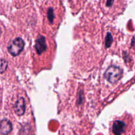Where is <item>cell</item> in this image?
Wrapping results in <instances>:
<instances>
[{
  "mask_svg": "<svg viewBox=\"0 0 135 135\" xmlns=\"http://www.w3.org/2000/svg\"><path fill=\"white\" fill-rule=\"evenodd\" d=\"M123 71L120 67L111 66L105 73V77L111 83H115L121 79Z\"/></svg>",
  "mask_w": 135,
  "mask_h": 135,
  "instance_id": "obj_1",
  "label": "cell"
},
{
  "mask_svg": "<svg viewBox=\"0 0 135 135\" xmlns=\"http://www.w3.org/2000/svg\"><path fill=\"white\" fill-rule=\"evenodd\" d=\"M25 42L21 38H16L8 47V51L13 56L18 55L23 50Z\"/></svg>",
  "mask_w": 135,
  "mask_h": 135,
  "instance_id": "obj_2",
  "label": "cell"
},
{
  "mask_svg": "<svg viewBox=\"0 0 135 135\" xmlns=\"http://www.w3.org/2000/svg\"><path fill=\"white\" fill-rule=\"evenodd\" d=\"M36 50L38 54H41L46 50L47 45L46 42V38L44 36H40L36 40Z\"/></svg>",
  "mask_w": 135,
  "mask_h": 135,
  "instance_id": "obj_3",
  "label": "cell"
},
{
  "mask_svg": "<svg viewBox=\"0 0 135 135\" xmlns=\"http://www.w3.org/2000/svg\"><path fill=\"white\" fill-rule=\"evenodd\" d=\"M12 124L9 120L3 119L0 122V133L2 134L7 135L12 130Z\"/></svg>",
  "mask_w": 135,
  "mask_h": 135,
  "instance_id": "obj_4",
  "label": "cell"
},
{
  "mask_svg": "<svg viewBox=\"0 0 135 135\" xmlns=\"http://www.w3.org/2000/svg\"><path fill=\"white\" fill-rule=\"evenodd\" d=\"M15 112L18 115H22L25 112V103L23 98L18 99L15 105Z\"/></svg>",
  "mask_w": 135,
  "mask_h": 135,
  "instance_id": "obj_5",
  "label": "cell"
},
{
  "mask_svg": "<svg viewBox=\"0 0 135 135\" xmlns=\"http://www.w3.org/2000/svg\"><path fill=\"white\" fill-rule=\"evenodd\" d=\"M126 125L121 121H116L113 125V132L115 135H121L125 131Z\"/></svg>",
  "mask_w": 135,
  "mask_h": 135,
  "instance_id": "obj_6",
  "label": "cell"
},
{
  "mask_svg": "<svg viewBox=\"0 0 135 135\" xmlns=\"http://www.w3.org/2000/svg\"><path fill=\"white\" fill-rule=\"evenodd\" d=\"M112 41H113V38H112V36L110 33H108L106 36V38H105V47L108 48L109 46H111L112 43Z\"/></svg>",
  "mask_w": 135,
  "mask_h": 135,
  "instance_id": "obj_7",
  "label": "cell"
},
{
  "mask_svg": "<svg viewBox=\"0 0 135 135\" xmlns=\"http://www.w3.org/2000/svg\"><path fill=\"white\" fill-rule=\"evenodd\" d=\"M7 67V62L5 60H0V73H3Z\"/></svg>",
  "mask_w": 135,
  "mask_h": 135,
  "instance_id": "obj_8",
  "label": "cell"
},
{
  "mask_svg": "<svg viewBox=\"0 0 135 135\" xmlns=\"http://www.w3.org/2000/svg\"><path fill=\"white\" fill-rule=\"evenodd\" d=\"M47 17H48L50 22H52L54 18V13L52 9H49L48 11H47Z\"/></svg>",
  "mask_w": 135,
  "mask_h": 135,
  "instance_id": "obj_9",
  "label": "cell"
},
{
  "mask_svg": "<svg viewBox=\"0 0 135 135\" xmlns=\"http://www.w3.org/2000/svg\"><path fill=\"white\" fill-rule=\"evenodd\" d=\"M112 3H113V1H107V6H111Z\"/></svg>",
  "mask_w": 135,
  "mask_h": 135,
  "instance_id": "obj_10",
  "label": "cell"
}]
</instances>
